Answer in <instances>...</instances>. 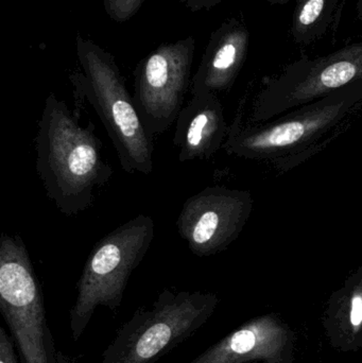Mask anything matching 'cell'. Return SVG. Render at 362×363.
<instances>
[{
	"label": "cell",
	"mask_w": 362,
	"mask_h": 363,
	"mask_svg": "<svg viewBox=\"0 0 362 363\" xmlns=\"http://www.w3.org/2000/svg\"><path fill=\"white\" fill-rule=\"evenodd\" d=\"M81 72L70 74L74 99L86 100L103 123L119 164L127 174H152L153 138L144 125L114 57L91 40L77 36Z\"/></svg>",
	"instance_id": "7a4b0ae2"
},
{
	"label": "cell",
	"mask_w": 362,
	"mask_h": 363,
	"mask_svg": "<svg viewBox=\"0 0 362 363\" xmlns=\"http://www.w3.org/2000/svg\"><path fill=\"white\" fill-rule=\"evenodd\" d=\"M268 1L273 4H285L290 1V0H268Z\"/></svg>",
	"instance_id": "d6986e66"
},
{
	"label": "cell",
	"mask_w": 362,
	"mask_h": 363,
	"mask_svg": "<svg viewBox=\"0 0 362 363\" xmlns=\"http://www.w3.org/2000/svg\"><path fill=\"white\" fill-rule=\"evenodd\" d=\"M0 311L23 363H74L55 347L42 287L18 234L0 238Z\"/></svg>",
	"instance_id": "5b68a950"
},
{
	"label": "cell",
	"mask_w": 362,
	"mask_h": 363,
	"mask_svg": "<svg viewBox=\"0 0 362 363\" xmlns=\"http://www.w3.org/2000/svg\"><path fill=\"white\" fill-rule=\"evenodd\" d=\"M338 0H298L291 35L298 44L310 45L327 31Z\"/></svg>",
	"instance_id": "5bb4252c"
},
{
	"label": "cell",
	"mask_w": 362,
	"mask_h": 363,
	"mask_svg": "<svg viewBox=\"0 0 362 363\" xmlns=\"http://www.w3.org/2000/svg\"><path fill=\"white\" fill-rule=\"evenodd\" d=\"M286 363H293V362H286Z\"/></svg>",
	"instance_id": "ffe728a7"
},
{
	"label": "cell",
	"mask_w": 362,
	"mask_h": 363,
	"mask_svg": "<svg viewBox=\"0 0 362 363\" xmlns=\"http://www.w3.org/2000/svg\"><path fill=\"white\" fill-rule=\"evenodd\" d=\"M212 292L165 289L121 326L101 363H157L195 335L218 306Z\"/></svg>",
	"instance_id": "3957f363"
},
{
	"label": "cell",
	"mask_w": 362,
	"mask_h": 363,
	"mask_svg": "<svg viewBox=\"0 0 362 363\" xmlns=\"http://www.w3.org/2000/svg\"><path fill=\"white\" fill-rule=\"evenodd\" d=\"M251 211L252 198L248 191L212 186L186 199L176 228L193 255L210 257L236 240Z\"/></svg>",
	"instance_id": "9c48e42d"
},
{
	"label": "cell",
	"mask_w": 362,
	"mask_h": 363,
	"mask_svg": "<svg viewBox=\"0 0 362 363\" xmlns=\"http://www.w3.org/2000/svg\"><path fill=\"white\" fill-rule=\"evenodd\" d=\"M325 328L335 347L354 350L362 340V267L336 292L327 311Z\"/></svg>",
	"instance_id": "4fadbf2b"
},
{
	"label": "cell",
	"mask_w": 362,
	"mask_h": 363,
	"mask_svg": "<svg viewBox=\"0 0 362 363\" xmlns=\"http://www.w3.org/2000/svg\"><path fill=\"white\" fill-rule=\"evenodd\" d=\"M195 50L196 40L189 36L161 45L136 66L134 101L151 135L165 133L176 123L191 86Z\"/></svg>",
	"instance_id": "ba28073f"
},
{
	"label": "cell",
	"mask_w": 362,
	"mask_h": 363,
	"mask_svg": "<svg viewBox=\"0 0 362 363\" xmlns=\"http://www.w3.org/2000/svg\"><path fill=\"white\" fill-rule=\"evenodd\" d=\"M0 363H21L15 354L12 336L4 328H0Z\"/></svg>",
	"instance_id": "2e32d148"
},
{
	"label": "cell",
	"mask_w": 362,
	"mask_h": 363,
	"mask_svg": "<svg viewBox=\"0 0 362 363\" xmlns=\"http://www.w3.org/2000/svg\"><path fill=\"white\" fill-rule=\"evenodd\" d=\"M144 2L145 0H103V6L113 21L123 23L133 17Z\"/></svg>",
	"instance_id": "9a60e30c"
},
{
	"label": "cell",
	"mask_w": 362,
	"mask_h": 363,
	"mask_svg": "<svg viewBox=\"0 0 362 363\" xmlns=\"http://www.w3.org/2000/svg\"><path fill=\"white\" fill-rule=\"evenodd\" d=\"M356 15L357 18L362 21V0H357Z\"/></svg>",
	"instance_id": "ac0fdd59"
},
{
	"label": "cell",
	"mask_w": 362,
	"mask_h": 363,
	"mask_svg": "<svg viewBox=\"0 0 362 363\" xmlns=\"http://www.w3.org/2000/svg\"><path fill=\"white\" fill-rule=\"evenodd\" d=\"M356 84H362V40L325 57H304L287 66L261 89L248 123H264Z\"/></svg>",
	"instance_id": "52a82bcc"
},
{
	"label": "cell",
	"mask_w": 362,
	"mask_h": 363,
	"mask_svg": "<svg viewBox=\"0 0 362 363\" xmlns=\"http://www.w3.org/2000/svg\"><path fill=\"white\" fill-rule=\"evenodd\" d=\"M34 149L36 174L47 198L66 217L91 208L96 194L114 174L95 125H81L77 113L52 93L38 123Z\"/></svg>",
	"instance_id": "6da1fadb"
},
{
	"label": "cell",
	"mask_w": 362,
	"mask_h": 363,
	"mask_svg": "<svg viewBox=\"0 0 362 363\" xmlns=\"http://www.w3.org/2000/svg\"><path fill=\"white\" fill-rule=\"evenodd\" d=\"M249 44L250 33L239 19H227L215 30L191 80V95H218L231 89L246 61Z\"/></svg>",
	"instance_id": "7c38bea8"
},
{
	"label": "cell",
	"mask_w": 362,
	"mask_h": 363,
	"mask_svg": "<svg viewBox=\"0 0 362 363\" xmlns=\"http://www.w3.org/2000/svg\"><path fill=\"white\" fill-rule=\"evenodd\" d=\"M361 104L362 84H356L282 115L268 125L244 123L237 115L222 148L227 155L244 159L282 157L285 151L310 146L312 140H321L329 132L336 133Z\"/></svg>",
	"instance_id": "8992f818"
},
{
	"label": "cell",
	"mask_w": 362,
	"mask_h": 363,
	"mask_svg": "<svg viewBox=\"0 0 362 363\" xmlns=\"http://www.w3.org/2000/svg\"><path fill=\"white\" fill-rule=\"evenodd\" d=\"M223 0H186V8L191 12L210 10Z\"/></svg>",
	"instance_id": "e0dca14e"
},
{
	"label": "cell",
	"mask_w": 362,
	"mask_h": 363,
	"mask_svg": "<svg viewBox=\"0 0 362 363\" xmlns=\"http://www.w3.org/2000/svg\"><path fill=\"white\" fill-rule=\"evenodd\" d=\"M229 127L218 95H191L176 121L174 145L179 151V161L210 160L222 148Z\"/></svg>",
	"instance_id": "8fae6325"
},
{
	"label": "cell",
	"mask_w": 362,
	"mask_h": 363,
	"mask_svg": "<svg viewBox=\"0 0 362 363\" xmlns=\"http://www.w3.org/2000/svg\"><path fill=\"white\" fill-rule=\"evenodd\" d=\"M293 335L280 320L263 315L247 322L189 363H286L293 359Z\"/></svg>",
	"instance_id": "30bf717a"
},
{
	"label": "cell",
	"mask_w": 362,
	"mask_h": 363,
	"mask_svg": "<svg viewBox=\"0 0 362 363\" xmlns=\"http://www.w3.org/2000/svg\"><path fill=\"white\" fill-rule=\"evenodd\" d=\"M151 216L138 215L100 239L89 253L77 284L70 309L72 339L78 341L99 306L115 311L123 302L133 271L140 266L154 239Z\"/></svg>",
	"instance_id": "277c9868"
}]
</instances>
